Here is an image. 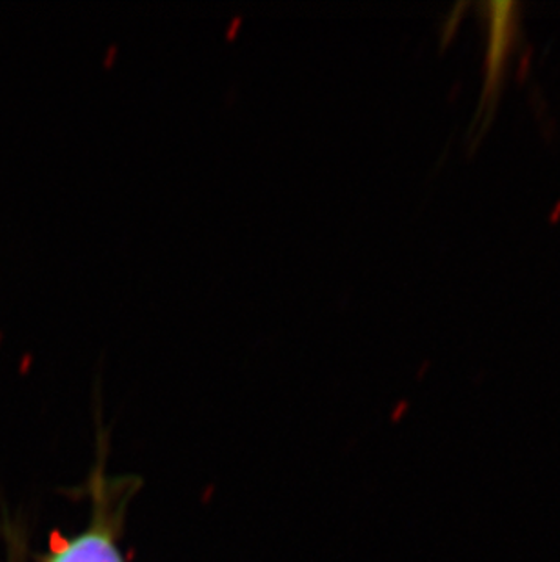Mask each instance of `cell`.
<instances>
[{
	"mask_svg": "<svg viewBox=\"0 0 560 562\" xmlns=\"http://www.w3.org/2000/svg\"><path fill=\"white\" fill-rule=\"evenodd\" d=\"M48 562H124L112 537L101 530L86 531L55 550Z\"/></svg>",
	"mask_w": 560,
	"mask_h": 562,
	"instance_id": "obj_1",
	"label": "cell"
}]
</instances>
